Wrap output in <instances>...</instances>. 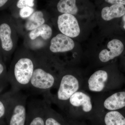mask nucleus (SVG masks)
Returning a JSON list of instances; mask_svg holds the SVG:
<instances>
[{"label":"nucleus","mask_w":125,"mask_h":125,"mask_svg":"<svg viewBox=\"0 0 125 125\" xmlns=\"http://www.w3.org/2000/svg\"><path fill=\"white\" fill-rule=\"evenodd\" d=\"M10 91L11 94L5 117L7 125H25L28 97L20 91Z\"/></svg>","instance_id":"6"},{"label":"nucleus","mask_w":125,"mask_h":125,"mask_svg":"<svg viewBox=\"0 0 125 125\" xmlns=\"http://www.w3.org/2000/svg\"><path fill=\"white\" fill-rule=\"evenodd\" d=\"M87 122L90 125H125V117L119 111H101Z\"/></svg>","instance_id":"13"},{"label":"nucleus","mask_w":125,"mask_h":125,"mask_svg":"<svg viewBox=\"0 0 125 125\" xmlns=\"http://www.w3.org/2000/svg\"><path fill=\"white\" fill-rule=\"evenodd\" d=\"M64 117L67 121V125H90L86 121L71 120Z\"/></svg>","instance_id":"22"},{"label":"nucleus","mask_w":125,"mask_h":125,"mask_svg":"<svg viewBox=\"0 0 125 125\" xmlns=\"http://www.w3.org/2000/svg\"><path fill=\"white\" fill-rule=\"evenodd\" d=\"M73 71L64 67L61 73L57 91L44 98L62 110L67 101L75 93L82 89L84 80Z\"/></svg>","instance_id":"4"},{"label":"nucleus","mask_w":125,"mask_h":125,"mask_svg":"<svg viewBox=\"0 0 125 125\" xmlns=\"http://www.w3.org/2000/svg\"><path fill=\"white\" fill-rule=\"evenodd\" d=\"M35 65L29 89L33 94H42L46 98L51 90L57 89L64 66L52 56L40 51L33 52Z\"/></svg>","instance_id":"1"},{"label":"nucleus","mask_w":125,"mask_h":125,"mask_svg":"<svg viewBox=\"0 0 125 125\" xmlns=\"http://www.w3.org/2000/svg\"><path fill=\"white\" fill-rule=\"evenodd\" d=\"M14 0H0V11L9 8Z\"/></svg>","instance_id":"23"},{"label":"nucleus","mask_w":125,"mask_h":125,"mask_svg":"<svg viewBox=\"0 0 125 125\" xmlns=\"http://www.w3.org/2000/svg\"><path fill=\"white\" fill-rule=\"evenodd\" d=\"M108 71L106 69H102L94 72L87 80H84L81 89L95 94L108 93L116 85Z\"/></svg>","instance_id":"8"},{"label":"nucleus","mask_w":125,"mask_h":125,"mask_svg":"<svg viewBox=\"0 0 125 125\" xmlns=\"http://www.w3.org/2000/svg\"><path fill=\"white\" fill-rule=\"evenodd\" d=\"M0 55H2L1 52V49L0 42Z\"/></svg>","instance_id":"25"},{"label":"nucleus","mask_w":125,"mask_h":125,"mask_svg":"<svg viewBox=\"0 0 125 125\" xmlns=\"http://www.w3.org/2000/svg\"><path fill=\"white\" fill-rule=\"evenodd\" d=\"M18 34L13 18L10 14H0V42L5 62L10 60L17 48Z\"/></svg>","instance_id":"5"},{"label":"nucleus","mask_w":125,"mask_h":125,"mask_svg":"<svg viewBox=\"0 0 125 125\" xmlns=\"http://www.w3.org/2000/svg\"><path fill=\"white\" fill-rule=\"evenodd\" d=\"M123 28H124L125 29V24H124V26H123Z\"/></svg>","instance_id":"27"},{"label":"nucleus","mask_w":125,"mask_h":125,"mask_svg":"<svg viewBox=\"0 0 125 125\" xmlns=\"http://www.w3.org/2000/svg\"><path fill=\"white\" fill-rule=\"evenodd\" d=\"M105 1L113 5H125V0H106Z\"/></svg>","instance_id":"24"},{"label":"nucleus","mask_w":125,"mask_h":125,"mask_svg":"<svg viewBox=\"0 0 125 125\" xmlns=\"http://www.w3.org/2000/svg\"><path fill=\"white\" fill-rule=\"evenodd\" d=\"M57 24L61 33L71 38L76 37L80 33L78 20L72 15L61 14L57 18Z\"/></svg>","instance_id":"14"},{"label":"nucleus","mask_w":125,"mask_h":125,"mask_svg":"<svg viewBox=\"0 0 125 125\" xmlns=\"http://www.w3.org/2000/svg\"><path fill=\"white\" fill-rule=\"evenodd\" d=\"M52 37V29L47 23L25 34L23 46L33 52L45 49Z\"/></svg>","instance_id":"7"},{"label":"nucleus","mask_w":125,"mask_h":125,"mask_svg":"<svg viewBox=\"0 0 125 125\" xmlns=\"http://www.w3.org/2000/svg\"><path fill=\"white\" fill-rule=\"evenodd\" d=\"M7 67L2 55H0V90L2 91L9 83Z\"/></svg>","instance_id":"21"},{"label":"nucleus","mask_w":125,"mask_h":125,"mask_svg":"<svg viewBox=\"0 0 125 125\" xmlns=\"http://www.w3.org/2000/svg\"><path fill=\"white\" fill-rule=\"evenodd\" d=\"M108 49H103L99 55V59L101 62L106 63L118 56L123 52L124 46L123 43L118 39H113L108 43Z\"/></svg>","instance_id":"15"},{"label":"nucleus","mask_w":125,"mask_h":125,"mask_svg":"<svg viewBox=\"0 0 125 125\" xmlns=\"http://www.w3.org/2000/svg\"><path fill=\"white\" fill-rule=\"evenodd\" d=\"M46 101L44 112L45 125H67L64 116L52 109L51 104Z\"/></svg>","instance_id":"16"},{"label":"nucleus","mask_w":125,"mask_h":125,"mask_svg":"<svg viewBox=\"0 0 125 125\" xmlns=\"http://www.w3.org/2000/svg\"><path fill=\"white\" fill-rule=\"evenodd\" d=\"M1 92H2V91H0V93Z\"/></svg>","instance_id":"28"},{"label":"nucleus","mask_w":125,"mask_h":125,"mask_svg":"<svg viewBox=\"0 0 125 125\" xmlns=\"http://www.w3.org/2000/svg\"><path fill=\"white\" fill-rule=\"evenodd\" d=\"M44 99H34L27 104V115L25 125H45Z\"/></svg>","instance_id":"11"},{"label":"nucleus","mask_w":125,"mask_h":125,"mask_svg":"<svg viewBox=\"0 0 125 125\" xmlns=\"http://www.w3.org/2000/svg\"><path fill=\"white\" fill-rule=\"evenodd\" d=\"M125 14V7L122 5H112L110 7L103 8L101 16L104 20L108 21L115 18H120Z\"/></svg>","instance_id":"17"},{"label":"nucleus","mask_w":125,"mask_h":125,"mask_svg":"<svg viewBox=\"0 0 125 125\" xmlns=\"http://www.w3.org/2000/svg\"><path fill=\"white\" fill-rule=\"evenodd\" d=\"M75 0H60L57 4V11L62 14L74 15L78 13V9Z\"/></svg>","instance_id":"18"},{"label":"nucleus","mask_w":125,"mask_h":125,"mask_svg":"<svg viewBox=\"0 0 125 125\" xmlns=\"http://www.w3.org/2000/svg\"><path fill=\"white\" fill-rule=\"evenodd\" d=\"M99 112L118 111L125 107V91L95 94Z\"/></svg>","instance_id":"9"},{"label":"nucleus","mask_w":125,"mask_h":125,"mask_svg":"<svg viewBox=\"0 0 125 125\" xmlns=\"http://www.w3.org/2000/svg\"><path fill=\"white\" fill-rule=\"evenodd\" d=\"M123 21L125 22V15L123 16Z\"/></svg>","instance_id":"26"},{"label":"nucleus","mask_w":125,"mask_h":125,"mask_svg":"<svg viewBox=\"0 0 125 125\" xmlns=\"http://www.w3.org/2000/svg\"><path fill=\"white\" fill-rule=\"evenodd\" d=\"M48 19L46 11L37 10L26 20L17 21L14 20L18 34L23 37L29 32L48 23Z\"/></svg>","instance_id":"10"},{"label":"nucleus","mask_w":125,"mask_h":125,"mask_svg":"<svg viewBox=\"0 0 125 125\" xmlns=\"http://www.w3.org/2000/svg\"><path fill=\"white\" fill-rule=\"evenodd\" d=\"M35 57L33 52L24 46L16 50L7 71L11 91L20 92L29 89L35 65Z\"/></svg>","instance_id":"2"},{"label":"nucleus","mask_w":125,"mask_h":125,"mask_svg":"<svg viewBox=\"0 0 125 125\" xmlns=\"http://www.w3.org/2000/svg\"><path fill=\"white\" fill-rule=\"evenodd\" d=\"M62 111L69 119L88 121L98 112L95 95L80 90L71 96Z\"/></svg>","instance_id":"3"},{"label":"nucleus","mask_w":125,"mask_h":125,"mask_svg":"<svg viewBox=\"0 0 125 125\" xmlns=\"http://www.w3.org/2000/svg\"><path fill=\"white\" fill-rule=\"evenodd\" d=\"M11 92L0 95V125H3V120L5 118Z\"/></svg>","instance_id":"19"},{"label":"nucleus","mask_w":125,"mask_h":125,"mask_svg":"<svg viewBox=\"0 0 125 125\" xmlns=\"http://www.w3.org/2000/svg\"><path fill=\"white\" fill-rule=\"evenodd\" d=\"M36 1L34 0H14L9 9L10 14H13L20 9L24 7L35 8Z\"/></svg>","instance_id":"20"},{"label":"nucleus","mask_w":125,"mask_h":125,"mask_svg":"<svg viewBox=\"0 0 125 125\" xmlns=\"http://www.w3.org/2000/svg\"><path fill=\"white\" fill-rule=\"evenodd\" d=\"M74 47L72 39L61 33L52 37L48 46L41 51L49 54L62 53L73 50Z\"/></svg>","instance_id":"12"}]
</instances>
